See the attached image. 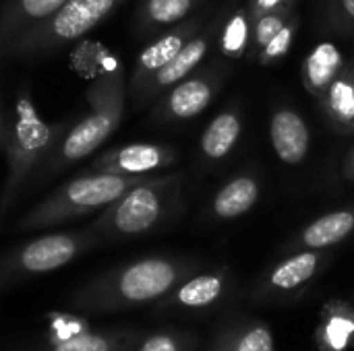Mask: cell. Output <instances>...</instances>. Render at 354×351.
I'll use <instances>...</instances> for the list:
<instances>
[{"label": "cell", "mask_w": 354, "mask_h": 351, "mask_svg": "<svg viewBox=\"0 0 354 351\" xmlns=\"http://www.w3.org/2000/svg\"><path fill=\"white\" fill-rule=\"evenodd\" d=\"M73 122L75 120L71 118L46 122L37 112L31 89L27 85L19 87L15 106L6 118L2 141L6 155V178L0 190V215H6L19 197L33 184L35 174L48 161Z\"/></svg>", "instance_id": "obj_1"}, {"label": "cell", "mask_w": 354, "mask_h": 351, "mask_svg": "<svg viewBox=\"0 0 354 351\" xmlns=\"http://www.w3.org/2000/svg\"><path fill=\"white\" fill-rule=\"evenodd\" d=\"M127 72L120 62H112L87 89L89 110L71 124L64 132L48 161L39 168L33 178V184L50 180L81 159L95 153L106 139H110L122 122L127 108Z\"/></svg>", "instance_id": "obj_2"}, {"label": "cell", "mask_w": 354, "mask_h": 351, "mask_svg": "<svg viewBox=\"0 0 354 351\" xmlns=\"http://www.w3.org/2000/svg\"><path fill=\"white\" fill-rule=\"evenodd\" d=\"M185 207V176L156 174L108 205L87 225L100 240L118 242L151 234L174 219Z\"/></svg>", "instance_id": "obj_3"}, {"label": "cell", "mask_w": 354, "mask_h": 351, "mask_svg": "<svg viewBox=\"0 0 354 351\" xmlns=\"http://www.w3.org/2000/svg\"><path fill=\"white\" fill-rule=\"evenodd\" d=\"M187 271L189 267L178 259L147 257L87 281L71 296L68 304L85 312H110L147 304L166 296Z\"/></svg>", "instance_id": "obj_4"}, {"label": "cell", "mask_w": 354, "mask_h": 351, "mask_svg": "<svg viewBox=\"0 0 354 351\" xmlns=\"http://www.w3.org/2000/svg\"><path fill=\"white\" fill-rule=\"evenodd\" d=\"M149 176H120L89 172L71 178L58 186L50 197L27 211L19 221V232H35L46 228H56L87 215H97L108 205L118 201L124 192L145 182Z\"/></svg>", "instance_id": "obj_5"}, {"label": "cell", "mask_w": 354, "mask_h": 351, "mask_svg": "<svg viewBox=\"0 0 354 351\" xmlns=\"http://www.w3.org/2000/svg\"><path fill=\"white\" fill-rule=\"evenodd\" d=\"M127 0H66L50 19L0 50V60H35L56 54L102 25Z\"/></svg>", "instance_id": "obj_6"}, {"label": "cell", "mask_w": 354, "mask_h": 351, "mask_svg": "<svg viewBox=\"0 0 354 351\" xmlns=\"http://www.w3.org/2000/svg\"><path fill=\"white\" fill-rule=\"evenodd\" d=\"M95 246L100 240L89 228L44 234L17 246L0 259V294L29 277L52 273Z\"/></svg>", "instance_id": "obj_7"}, {"label": "cell", "mask_w": 354, "mask_h": 351, "mask_svg": "<svg viewBox=\"0 0 354 351\" xmlns=\"http://www.w3.org/2000/svg\"><path fill=\"white\" fill-rule=\"evenodd\" d=\"M224 79L226 70L220 62H209L203 68L199 66L156 99L149 114L151 122L183 124L197 118L212 106L224 85Z\"/></svg>", "instance_id": "obj_8"}, {"label": "cell", "mask_w": 354, "mask_h": 351, "mask_svg": "<svg viewBox=\"0 0 354 351\" xmlns=\"http://www.w3.org/2000/svg\"><path fill=\"white\" fill-rule=\"evenodd\" d=\"M214 17V12L205 10V12H195L193 17L185 19L183 23L158 33L156 37L149 39V43L139 52L133 68H131V77L127 79V91H129V99L160 70L164 68L187 43L189 39H193L205 25L207 21Z\"/></svg>", "instance_id": "obj_9"}, {"label": "cell", "mask_w": 354, "mask_h": 351, "mask_svg": "<svg viewBox=\"0 0 354 351\" xmlns=\"http://www.w3.org/2000/svg\"><path fill=\"white\" fill-rule=\"evenodd\" d=\"M220 23H222V17H212L207 21V25L193 39H189V43L131 97L133 106L143 108L149 101H156L164 91H168L178 81H183L185 77L195 72L203 64V60L209 56V52L214 50Z\"/></svg>", "instance_id": "obj_10"}, {"label": "cell", "mask_w": 354, "mask_h": 351, "mask_svg": "<svg viewBox=\"0 0 354 351\" xmlns=\"http://www.w3.org/2000/svg\"><path fill=\"white\" fill-rule=\"evenodd\" d=\"M178 161V149L166 143H129L102 151L89 161V172L120 176H156Z\"/></svg>", "instance_id": "obj_11"}, {"label": "cell", "mask_w": 354, "mask_h": 351, "mask_svg": "<svg viewBox=\"0 0 354 351\" xmlns=\"http://www.w3.org/2000/svg\"><path fill=\"white\" fill-rule=\"evenodd\" d=\"M270 143L284 166H299L309 157L311 130L292 106H276L270 116Z\"/></svg>", "instance_id": "obj_12"}, {"label": "cell", "mask_w": 354, "mask_h": 351, "mask_svg": "<svg viewBox=\"0 0 354 351\" xmlns=\"http://www.w3.org/2000/svg\"><path fill=\"white\" fill-rule=\"evenodd\" d=\"M245 130V116L239 103L226 106L220 114L212 118L199 139V159L203 166L224 163L241 143Z\"/></svg>", "instance_id": "obj_13"}, {"label": "cell", "mask_w": 354, "mask_h": 351, "mask_svg": "<svg viewBox=\"0 0 354 351\" xmlns=\"http://www.w3.org/2000/svg\"><path fill=\"white\" fill-rule=\"evenodd\" d=\"M261 176L255 170H243L230 176L212 197L209 215L216 221H234L247 215L261 199Z\"/></svg>", "instance_id": "obj_14"}, {"label": "cell", "mask_w": 354, "mask_h": 351, "mask_svg": "<svg viewBox=\"0 0 354 351\" xmlns=\"http://www.w3.org/2000/svg\"><path fill=\"white\" fill-rule=\"evenodd\" d=\"M205 0H139L133 14V35L151 39L193 17Z\"/></svg>", "instance_id": "obj_15"}, {"label": "cell", "mask_w": 354, "mask_h": 351, "mask_svg": "<svg viewBox=\"0 0 354 351\" xmlns=\"http://www.w3.org/2000/svg\"><path fill=\"white\" fill-rule=\"evenodd\" d=\"M354 234V203L319 215L307 223L290 242L292 248L301 250H324L344 242Z\"/></svg>", "instance_id": "obj_16"}, {"label": "cell", "mask_w": 354, "mask_h": 351, "mask_svg": "<svg viewBox=\"0 0 354 351\" xmlns=\"http://www.w3.org/2000/svg\"><path fill=\"white\" fill-rule=\"evenodd\" d=\"M66 0H4L0 6V50L50 19Z\"/></svg>", "instance_id": "obj_17"}, {"label": "cell", "mask_w": 354, "mask_h": 351, "mask_svg": "<svg viewBox=\"0 0 354 351\" xmlns=\"http://www.w3.org/2000/svg\"><path fill=\"white\" fill-rule=\"evenodd\" d=\"M344 66H346V58L342 50L332 41H322L303 60L301 81L305 89L319 101L326 95V91L332 87V83L338 79V74L344 70Z\"/></svg>", "instance_id": "obj_18"}, {"label": "cell", "mask_w": 354, "mask_h": 351, "mask_svg": "<svg viewBox=\"0 0 354 351\" xmlns=\"http://www.w3.org/2000/svg\"><path fill=\"white\" fill-rule=\"evenodd\" d=\"M317 103L332 130L342 137L354 134V56Z\"/></svg>", "instance_id": "obj_19"}, {"label": "cell", "mask_w": 354, "mask_h": 351, "mask_svg": "<svg viewBox=\"0 0 354 351\" xmlns=\"http://www.w3.org/2000/svg\"><path fill=\"white\" fill-rule=\"evenodd\" d=\"M354 337V308L346 302H328L317 329V345L324 351H344Z\"/></svg>", "instance_id": "obj_20"}, {"label": "cell", "mask_w": 354, "mask_h": 351, "mask_svg": "<svg viewBox=\"0 0 354 351\" xmlns=\"http://www.w3.org/2000/svg\"><path fill=\"white\" fill-rule=\"evenodd\" d=\"M253 33V19L245 6H236L222 17L216 48L226 60H241L247 58Z\"/></svg>", "instance_id": "obj_21"}, {"label": "cell", "mask_w": 354, "mask_h": 351, "mask_svg": "<svg viewBox=\"0 0 354 351\" xmlns=\"http://www.w3.org/2000/svg\"><path fill=\"white\" fill-rule=\"evenodd\" d=\"M322 267V254L315 250H301L280 265H276L268 275V285L276 292H292L315 277Z\"/></svg>", "instance_id": "obj_22"}, {"label": "cell", "mask_w": 354, "mask_h": 351, "mask_svg": "<svg viewBox=\"0 0 354 351\" xmlns=\"http://www.w3.org/2000/svg\"><path fill=\"white\" fill-rule=\"evenodd\" d=\"M224 285L226 279L222 273H203L187 279L174 292V302L185 308H205L224 294Z\"/></svg>", "instance_id": "obj_23"}, {"label": "cell", "mask_w": 354, "mask_h": 351, "mask_svg": "<svg viewBox=\"0 0 354 351\" xmlns=\"http://www.w3.org/2000/svg\"><path fill=\"white\" fill-rule=\"evenodd\" d=\"M297 12V2L295 4H286L280 6L276 10H270L266 14H261L259 19L253 21V33H251V46H249V54L247 60L255 62V58L259 56V52L266 48V43L290 21V17Z\"/></svg>", "instance_id": "obj_24"}, {"label": "cell", "mask_w": 354, "mask_h": 351, "mask_svg": "<svg viewBox=\"0 0 354 351\" xmlns=\"http://www.w3.org/2000/svg\"><path fill=\"white\" fill-rule=\"evenodd\" d=\"M124 341L127 339L120 333L83 331V333H75V335L58 339L46 351H122Z\"/></svg>", "instance_id": "obj_25"}, {"label": "cell", "mask_w": 354, "mask_h": 351, "mask_svg": "<svg viewBox=\"0 0 354 351\" xmlns=\"http://www.w3.org/2000/svg\"><path fill=\"white\" fill-rule=\"evenodd\" d=\"M299 25H301V21H299V14L295 12L290 17V21L266 43V48L259 52L255 62L261 64V66H272V64L280 62L282 58H286V54L290 52V48L295 43V37L299 33Z\"/></svg>", "instance_id": "obj_26"}, {"label": "cell", "mask_w": 354, "mask_h": 351, "mask_svg": "<svg viewBox=\"0 0 354 351\" xmlns=\"http://www.w3.org/2000/svg\"><path fill=\"white\" fill-rule=\"evenodd\" d=\"M328 21L334 29L342 33L354 31V0H330L328 2Z\"/></svg>", "instance_id": "obj_27"}, {"label": "cell", "mask_w": 354, "mask_h": 351, "mask_svg": "<svg viewBox=\"0 0 354 351\" xmlns=\"http://www.w3.org/2000/svg\"><path fill=\"white\" fill-rule=\"evenodd\" d=\"M232 351H274V337L268 327L259 325L249 329L234 345Z\"/></svg>", "instance_id": "obj_28"}, {"label": "cell", "mask_w": 354, "mask_h": 351, "mask_svg": "<svg viewBox=\"0 0 354 351\" xmlns=\"http://www.w3.org/2000/svg\"><path fill=\"white\" fill-rule=\"evenodd\" d=\"M137 351H180V343L176 337L160 333V335L147 337Z\"/></svg>", "instance_id": "obj_29"}, {"label": "cell", "mask_w": 354, "mask_h": 351, "mask_svg": "<svg viewBox=\"0 0 354 351\" xmlns=\"http://www.w3.org/2000/svg\"><path fill=\"white\" fill-rule=\"evenodd\" d=\"M297 0H247V10L251 14V19H259L261 14L270 12V10H276L280 6H286V4H295Z\"/></svg>", "instance_id": "obj_30"}, {"label": "cell", "mask_w": 354, "mask_h": 351, "mask_svg": "<svg viewBox=\"0 0 354 351\" xmlns=\"http://www.w3.org/2000/svg\"><path fill=\"white\" fill-rule=\"evenodd\" d=\"M340 176L342 180L346 182H354V145L348 149L344 161H342V170H340Z\"/></svg>", "instance_id": "obj_31"}, {"label": "cell", "mask_w": 354, "mask_h": 351, "mask_svg": "<svg viewBox=\"0 0 354 351\" xmlns=\"http://www.w3.org/2000/svg\"><path fill=\"white\" fill-rule=\"evenodd\" d=\"M4 130H6V118H4L2 108H0V147H2V141H4Z\"/></svg>", "instance_id": "obj_32"}]
</instances>
